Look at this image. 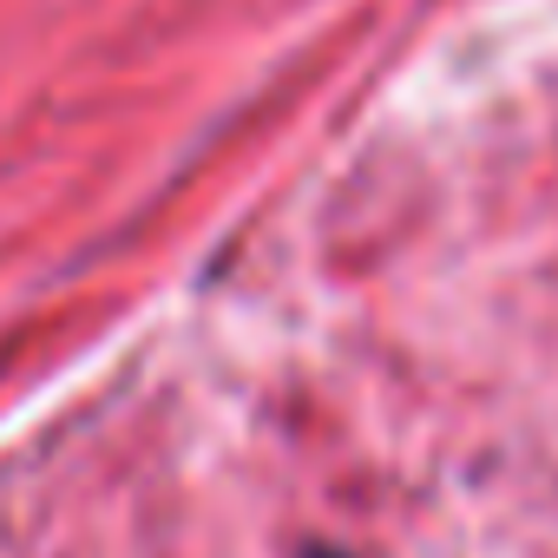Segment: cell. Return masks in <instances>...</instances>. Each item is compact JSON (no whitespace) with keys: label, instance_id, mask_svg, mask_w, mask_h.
<instances>
[{"label":"cell","instance_id":"1","mask_svg":"<svg viewBox=\"0 0 558 558\" xmlns=\"http://www.w3.org/2000/svg\"><path fill=\"white\" fill-rule=\"evenodd\" d=\"M296 558H349V551H342V545H303Z\"/></svg>","mask_w":558,"mask_h":558}]
</instances>
